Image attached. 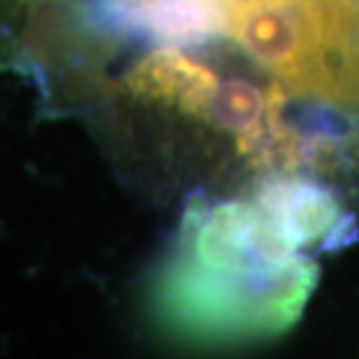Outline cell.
Segmentation results:
<instances>
[{
  "instance_id": "obj_1",
  "label": "cell",
  "mask_w": 359,
  "mask_h": 359,
  "mask_svg": "<svg viewBox=\"0 0 359 359\" xmlns=\"http://www.w3.org/2000/svg\"><path fill=\"white\" fill-rule=\"evenodd\" d=\"M311 255L299 253L243 195L188 193L156 299L186 325L223 330L283 327L316 285Z\"/></svg>"
},
{
  "instance_id": "obj_2",
  "label": "cell",
  "mask_w": 359,
  "mask_h": 359,
  "mask_svg": "<svg viewBox=\"0 0 359 359\" xmlns=\"http://www.w3.org/2000/svg\"><path fill=\"white\" fill-rule=\"evenodd\" d=\"M223 35L287 95L359 116V3L227 10Z\"/></svg>"
},
{
  "instance_id": "obj_3",
  "label": "cell",
  "mask_w": 359,
  "mask_h": 359,
  "mask_svg": "<svg viewBox=\"0 0 359 359\" xmlns=\"http://www.w3.org/2000/svg\"><path fill=\"white\" fill-rule=\"evenodd\" d=\"M114 49L88 0H0V77L26 79L44 114L93 100Z\"/></svg>"
},
{
  "instance_id": "obj_4",
  "label": "cell",
  "mask_w": 359,
  "mask_h": 359,
  "mask_svg": "<svg viewBox=\"0 0 359 359\" xmlns=\"http://www.w3.org/2000/svg\"><path fill=\"white\" fill-rule=\"evenodd\" d=\"M332 3H359V0H218L220 12L241 10V7H292V5H332Z\"/></svg>"
}]
</instances>
